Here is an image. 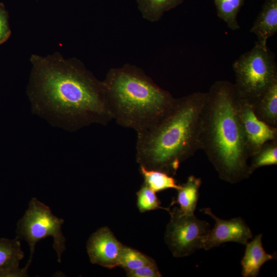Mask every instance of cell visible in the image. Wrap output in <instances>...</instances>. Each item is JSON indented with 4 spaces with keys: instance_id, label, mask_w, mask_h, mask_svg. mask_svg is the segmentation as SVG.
<instances>
[{
    "instance_id": "cell-1",
    "label": "cell",
    "mask_w": 277,
    "mask_h": 277,
    "mask_svg": "<svg viewBox=\"0 0 277 277\" xmlns=\"http://www.w3.org/2000/svg\"><path fill=\"white\" fill-rule=\"evenodd\" d=\"M30 61L27 91L34 114L70 131L112 120L102 82L80 60L56 52L32 54Z\"/></svg>"
},
{
    "instance_id": "cell-2",
    "label": "cell",
    "mask_w": 277,
    "mask_h": 277,
    "mask_svg": "<svg viewBox=\"0 0 277 277\" xmlns=\"http://www.w3.org/2000/svg\"><path fill=\"white\" fill-rule=\"evenodd\" d=\"M240 100L234 84L216 81L207 92L201 119L200 149L219 177L231 184L251 174V155L239 116Z\"/></svg>"
},
{
    "instance_id": "cell-3",
    "label": "cell",
    "mask_w": 277,
    "mask_h": 277,
    "mask_svg": "<svg viewBox=\"0 0 277 277\" xmlns=\"http://www.w3.org/2000/svg\"><path fill=\"white\" fill-rule=\"evenodd\" d=\"M207 92L175 98L155 124L137 133L136 160L140 166L174 176L180 165L200 149L202 111Z\"/></svg>"
},
{
    "instance_id": "cell-4",
    "label": "cell",
    "mask_w": 277,
    "mask_h": 277,
    "mask_svg": "<svg viewBox=\"0 0 277 277\" xmlns=\"http://www.w3.org/2000/svg\"><path fill=\"white\" fill-rule=\"evenodd\" d=\"M102 82L112 119L137 133L158 121L175 98L132 65L111 68Z\"/></svg>"
},
{
    "instance_id": "cell-5",
    "label": "cell",
    "mask_w": 277,
    "mask_h": 277,
    "mask_svg": "<svg viewBox=\"0 0 277 277\" xmlns=\"http://www.w3.org/2000/svg\"><path fill=\"white\" fill-rule=\"evenodd\" d=\"M234 84L240 96L253 105L277 81L275 55L267 46L255 42L233 64Z\"/></svg>"
},
{
    "instance_id": "cell-6",
    "label": "cell",
    "mask_w": 277,
    "mask_h": 277,
    "mask_svg": "<svg viewBox=\"0 0 277 277\" xmlns=\"http://www.w3.org/2000/svg\"><path fill=\"white\" fill-rule=\"evenodd\" d=\"M64 220L53 214L50 208L33 197L25 214L17 223V236L25 239L30 247V254L26 266L28 269L32 262L36 244L48 236L53 238V247L58 262L66 249V239L62 232Z\"/></svg>"
},
{
    "instance_id": "cell-7",
    "label": "cell",
    "mask_w": 277,
    "mask_h": 277,
    "mask_svg": "<svg viewBox=\"0 0 277 277\" xmlns=\"http://www.w3.org/2000/svg\"><path fill=\"white\" fill-rule=\"evenodd\" d=\"M169 213L171 218L166 227L164 240L173 255L185 257L201 249L203 238L210 229L209 223L194 214L183 213L178 207Z\"/></svg>"
},
{
    "instance_id": "cell-8",
    "label": "cell",
    "mask_w": 277,
    "mask_h": 277,
    "mask_svg": "<svg viewBox=\"0 0 277 277\" xmlns=\"http://www.w3.org/2000/svg\"><path fill=\"white\" fill-rule=\"evenodd\" d=\"M200 211L215 221L213 228L209 229L203 238L201 248L208 250L230 242L246 245L252 238L250 228L242 217L225 220L215 216L209 208H203Z\"/></svg>"
},
{
    "instance_id": "cell-9",
    "label": "cell",
    "mask_w": 277,
    "mask_h": 277,
    "mask_svg": "<svg viewBox=\"0 0 277 277\" xmlns=\"http://www.w3.org/2000/svg\"><path fill=\"white\" fill-rule=\"evenodd\" d=\"M124 245L107 227H103L91 234L87 243L90 262L112 269L118 266Z\"/></svg>"
},
{
    "instance_id": "cell-10",
    "label": "cell",
    "mask_w": 277,
    "mask_h": 277,
    "mask_svg": "<svg viewBox=\"0 0 277 277\" xmlns=\"http://www.w3.org/2000/svg\"><path fill=\"white\" fill-rule=\"evenodd\" d=\"M239 112L251 156L266 142L277 139V127L259 119L252 105L241 97Z\"/></svg>"
},
{
    "instance_id": "cell-11",
    "label": "cell",
    "mask_w": 277,
    "mask_h": 277,
    "mask_svg": "<svg viewBox=\"0 0 277 277\" xmlns=\"http://www.w3.org/2000/svg\"><path fill=\"white\" fill-rule=\"evenodd\" d=\"M24 257L19 238L0 239V277H21L28 275L27 270L19 268Z\"/></svg>"
},
{
    "instance_id": "cell-12",
    "label": "cell",
    "mask_w": 277,
    "mask_h": 277,
    "mask_svg": "<svg viewBox=\"0 0 277 277\" xmlns=\"http://www.w3.org/2000/svg\"><path fill=\"white\" fill-rule=\"evenodd\" d=\"M262 239V234H258L245 245V251L241 262L242 275L244 277L256 276L262 266L266 262L275 258L274 254L265 251Z\"/></svg>"
},
{
    "instance_id": "cell-13",
    "label": "cell",
    "mask_w": 277,
    "mask_h": 277,
    "mask_svg": "<svg viewBox=\"0 0 277 277\" xmlns=\"http://www.w3.org/2000/svg\"><path fill=\"white\" fill-rule=\"evenodd\" d=\"M277 31V0H266L250 32L256 35V42L267 46L268 39Z\"/></svg>"
},
{
    "instance_id": "cell-14",
    "label": "cell",
    "mask_w": 277,
    "mask_h": 277,
    "mask_svg": "<svg viewBox=\"0 0 277 277\" xmlns=\"http://www.w3.org/2000/svg\"><path fill=\"white\" fill-rule=\"evenodd\" d=\"M202 180L194 175L188 177L186 182L180 185L177 189V195L173 199L170 206L178 204L181 212L185 214H194L199 197V190Z\"/></svg>"
},
{
    "instance_id": "cell-15",
    "label": "cell",
    "mask_w": 277,
    "mask_h": 277,
    "mask_svg": "<svg viewBox=\"0 0 277 277\" xmlns=\"http://www.w3.org/2000/svg\"><path fill=\"white\" fill-rule=\"evenodd\" d=\"M252 106L259 119L271 126L277 127V81Z\"/></svg>"
},
{
    "instance_id": "cell-16",
    "label": "cell",
    "mask_w": 277,
    "mask_h": 277,
    "mask_svg": "<svg viewBox=\"0 0 277 277\" xmlns=\"http://www.w3.org/2000/svg\"><path fill=\"white\" fill-rule=\"evenodd\" d=\"M142 17L150 22L159 21L164 13L185 0H136Z\"/></svg>"
},
{
    "instance_id": "cell-17",
    "label": "cell",
    "mask_w": 277,
    "mask_h": 277,
    "mask_svg": "<svg viewBox=\"0 0 277 277\" xmlns=\"http://www.w3.org/2000/svg\"><path fill=\"white\" fill-rule=\"evenodd\" d=\"M140 172L144 179V183L155 192L169 189H178L177 184L173 176L156 170L148 169L140 166Z\"/></svg>"
},
{
    "instance_id": "cell-18",
    "label": "cell",
    "mask_w": 277,
    "mask_h": 277,
    "mask_svg": "<svg viewBox=\"0 0 277 277\" xmlns=\"http://www.w3.org/2000/svg\"><path fill=\"white\" fill-rule=\"evenodd\" d=\"M245 0H213L217 15L232 30L240 28L237 16Z\"/></svg>"
},
{
    "instance_id": "cell-19",
    "label": "cell",
    "mask_w": 277,
    "mask_h": 277,
    "mask_svg": "<svg viewBox=\"0 0 277 277\" xmlns=\"http://www.w3.org/2000/svg\"><path fill=\"white\" fill-rule=\"evenodd\" d=\"M249 163L251 174L257 169L277 164V139L264 144L251 157Z\"/></svg>"
},
{
    "instance_id": "cell-20",
    "label": "cell",
    "mask_w": 277,
    "mask_h": 277,
    "mask_svg": "<svg viewBox=\"0 0 277 277\" xmlns=\"http://www.w3.org/2000/svg\"><path fill=\"white\" fill-rule=\"evenodd\" d=\"M155 262L153 259L140 251L124 245L118 266L124 268L127 272Z\"/></svg>"
},
{
    "instance_id": "cell-21",
    "label": "cell",
    "mask_w": 277,
    "mask_h": 277,
    "mask_svg": "<svg viewBox=\"0 0 277 277\" xmlns=\"http://www.w3.org/2000/svg\"><path fill=\"white\" fill-rule=\"evenodd\" d=\"M136 205L141 213L153 210L162 209L169 212V208L161 206V203L158 199L156 192L143 183L136 192Z\"/></svg>"
},
{
    "instance_id": "cell-22",
    "label": "cell",
    "mask_w": 277,
    "mask_h": 277,
    "mask_svg": "<svg viewBox=\"0 0 277 277\" xmlns=\"http://www.w3.org/2000/svg\"><path fill=\"white\" fill-rule=\"evenodd\" d=\"M129 277H161L160 272L156 262L145 265L135 269L126 272Z\"/></svg>"
},
{
    "instance_id": "cell-23",
    "label": "cell",
    "mask_w": 277,
    "mask_h": 277,
    "mask_svg": "<svg viewBox=\"0 0 277 277\" xmlns=\"http://www.w3.org/2000/svg\"><path fill=\"white\" fill-rule=\"evenodd\" d=\"M11 31L8 22V13L3 3H0V45L10 37Z\"/></svg>"
}]
</instances>
